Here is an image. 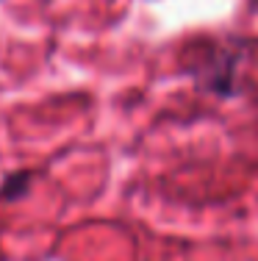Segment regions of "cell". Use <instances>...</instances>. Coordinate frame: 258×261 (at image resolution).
<instances>
[{
	"instance_id": "cell-1",
	"label": "cell",
	"mask_w": 258,
	"mask_h": 261,
	"mask_svg": "<svg viewBox=\"0 0 258 261\" xmlns=\"http://www.w3.org/2000/svg\"><path fill=\"white\" fill-rule=\"evenodd\" d=\"M25 189H28V172H14V175L3 184L0 195H3L6 200H14V197H20Z\"/></svg>"
}]
</instances>
